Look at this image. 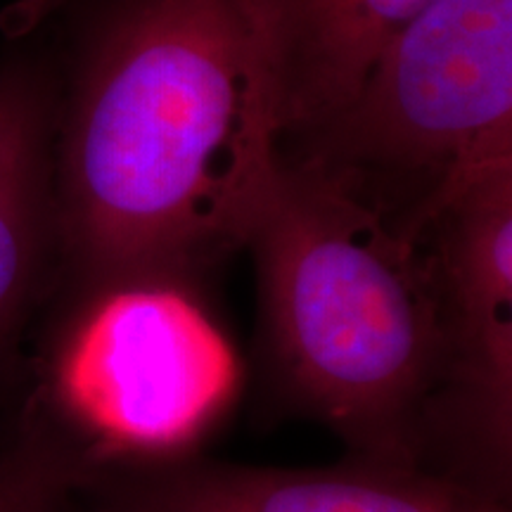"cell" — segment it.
<instances>
[{
	"mask_svg": "<svg viewBox=\"0 0 512 512\" xmlns=\"http://www.w3.org/2000/svg\"><path fill=\"white\" fill-rule=\"evenodd\" d=\"M283 171L259 0H124L57 110V247L86 290L247 247Z\"/></svg>",
	"mask_w": 512,
	"mask_h": 512,
	"instance_id": "1",
	"label": "cell"
},
{
	"mask_svg": "<svg viewBox=\"0 0 512 512\" xmlns=\"http://www.w3.org/2000/svg\"><path fill=\"white\" fill-rule=\"evenodd\" d=\"M266 342L297 406L361 460L418 467L444 382V311L422 238L283 157L249 245Z\"/></svg>",
	"mask_w": 512,
	"mask_h": 512,
	"instance_id": "2",
	"label": "cell"
},
{
	"mask_svg": "<svg viewBox=\"0 0 512 512\" xmlns=\"http://www.w3.org/2000/svg\"><path fill=\"white\" fill-rule=\"evenodd\" d=\"M283 157L420 238L456 192L512 166V0H430Z\"/></svg>",
	"mask_w": 512,
	"mask_h": 512,
	"instance_id": "3",
	"label": "cell"
},
{
	"mask_svg": "<svg viewBox=\"0 0 512 512\" xmlns=\"http://www.w3.org/2000/svg\"><path fill=\"white\" fill-rule=\"evenodd\" d=\"M240 368L219 325L176 280L86 290L57 339L48 399L98 458L183 451L226 413Z\"/></svg>",
	"mask_w": 512,
	"mask_h": 512,
	"instance_id": "4",
	"label": "cell"
},
{
	"mask_svg": "<svg viewBox=\"0 0 512 512\" xmlns=\"http://www.w3.org/2000/svg\"><path fill=\"white\" fill-rule=\"evenodd\" d=\"M420 238L444 311L437 415L501 475L512 453V166L456 192Z\"/></svg>",
	"mask_w": 512,
	"mask_h": 512,
	"instance_id": "5",
	"label": "cell"
},
{
	"mask_svg": "<svg viewBox=\"0 0 512 512\" xmlns=\"http://www.w3.org/2000/svg\"><path fill=\"white\" fill-rule=\"evenodd\" d=\"M98 512H503L477 486L361 460L335 470L171 465L117 486Z\"/></svg>",
	"mask_w": 512,
	"mask_h": 512,
	"instance_id": "6",
	"label": "cell"
},
{
	"mask_svg": "<svg viewBox=\"0 0 512 512\" xmlns=\"http://www.w3.org/2000/svg\"><path fill=\"white\" fill-rule=\"evenodd\" d=\"M283 121V150L354 98L392 38L430 0H259Z\"/></svg>",
	"mask_w": 512,
	"mask_h": 512,
	"instance_id": "7",
	"label": "cell"
},
{
	"mask_svg": "<svg viewBox=\"0 0 512 512\" xmlns=\"http://www.w3.org/2000/svg\"><path fill=\"white\" fill-rule=\"evenodd\" d=\"M50 76L29 60L0 67V354L41 285L55 238Z\"/></svg>",
	"mask_w": 512,
	"mask_h": 512,
	"instance_id": "8",
	"label": "cell"
},
{
	"mask_svg": "<svg viewBox=\"0 0 512 512\" xmlns=\"http://www.w3.org/2000/svg\"><path fill=\"white\" fill-rule=\"evenodd\" d=\"M69 475L72 470L50 456L0 463V512H55Z\"/></svg>",
	"mask_w": 512,
	"mask_h": 512,
	"instance_id": "9",
	"label": "cell"
},
{
	"mask_svg": "<svg viewBox=\"0 0 512 512\" xmlns=\"http://www.w3.org/2000/svg\"><path fill=\"white\" fill-rule=\"evenodd\" d=\"M69 0H19L8 12L10 22L15 24L17 29L29 31L34 29L36 24H41L43 19L53 15L60 8H64Z\"/></svg>",
	"mask_w": 512,
	"mask_h": 512,
	"instance_id": "10",
	"label": "cell"
}]
</instances>
